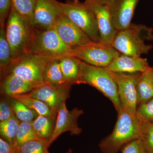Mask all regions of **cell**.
I'll return each instance as SVG.
<instances>
[{
	"instance_id": "obj_1",
	"label": "cell",
	"mask_w": 153,
	"mask_h": 153,
	"mask_svg": "<svg viewBox=\"0 0 153 153\" xmlns=\"http://www.w3.org/2000/svg\"><path fill=\"white\" fill-rule=\"evenodd\" d=\"M140 126L136 115L122 108L113 131L99 144L102 152L118 153L127 144L139 138Z\"/></svg>"
},
{
	"instance_id": "obj_2",
	"label": "cell",
	"mask_w": 153,
	"mask_h": 153,
	"mask_svg": "<svg viewBox=\"0 0 153 153\" xmlns=\"http://www.w3.org/2000/svg\"><path fill=\"white\" fill-rule=\"evenodd\" d=\"M153 40L152 28L131 24L128 28L117 31L111 46L122 54L141 57L148 54L153 48L146 44V41Z\"/></svg>"
},
{
	"instance_id": "obj_3",
	"label": "cell",
	"mask_w": 153,
	"mask_h": 153,
	"mask_svg": "<svg viewBox=\"0 0 153 153\" xmlns=\"http://www.w3.org/2000/svg\"><path fill=\"white\" fill-rule=\"evenodd\" d=\"M7 21L6 37L13 60L30 52L35 31L33 26L12 7Z\"/></svg>"
},
{
	"instance_id": "obj_4",
	"label": "cell",
	"mask_w": 153,
	"mask_h": 153,
	"mask_svg": "<svg viewBox=\"0 0 153 153\" xmlns=\"http://www.w3.org/2000/svg\"><path fill=\"white\" fill-rule=\"evenodd\" d=\"M80 67L82 83L96 88L112 102L117 112L119 111L122 107L112 71L107 67L92 66L81 60Z\"/></svg>"
},
{
	"instance_id": "obj_5",
	"label": "cell",
	"mask_w": 153,
	"mask_h": 153,
	"mask_svg": "<svg viewBox=\"0 0 153 153\" xmlns=\"http://www.w3.org/2000/svg\"><path fill=\"white\" fill-rule=\"evenodd\" d=\"M56 58L28 52L13 60L1 77L9 73L13 74L30 83L34 88L40 87L45 84L44 73L47 63Z\"/></svg>"
},
{
	"instance_id": "obj_6",
	"label": "cell",
	"mask_w": 153,
	"mask_h": 153,
	"mask_svg": "<svg viewBox=\"0 0 153 153\" xmlns=\"http://www.w3.org/2000/svg\"><path fill=\"white\" fill-rule=\"evenodd\" d=\"M59 4L63 15L82 30L91 41H100L98 25L94 14L84 2L66 0L65 2L59 1Z\"/></svg>"
},
{
	"instance_id": "obj_7",
	"label": "cell",
	"mask_w": 153,
	"mask_h": 153,
	"mask_svg": "<svg viewBox=\"0 0 153 153\" xmlns=\"http://www.w3.org/2000/svg\"><path fill=\"white\" fill-rule=\"evenodd\" d=\"M120 53L111 45L100 41H91L83 46L72 49L68 55L92 66L107 67L114 58Z\"/></svg>"
},
{
	"instance_id": "obj_8",
	"label": "cell",
	"mask_w": 153,
	"mask_h": 153,
	"mask_svg": "<svg viewBox=\"0 0 153 153\" xmlns=\"http://www.w3.org/2000/svg\"><path fill=\"white\" fill-rule=\"evenodd\" d=\"M71 48L61 40L54 28L34 32L30 52L37 55L60 58L68 55Z\"/></svg>"
},
{
	"instance_id": "obj_9",
	"label": "cell",
	"mask_w": 153,
	"mask_h": 153,
	"mask_svg": "<svg viewBox=\"0 0 153 153\" xmlns=\"http://www.w3.org/2000/svg\"><path fill=\"white\" fill-rule=\"evenodd\" d=\"M113 74L117 84L122 107L136 115L138 106L137 85L140 73L127 74L113 72Z\"/></svg>"
},
{
	"instance_id": "obj_10",
	"label": "cell",
	"mask_w": 153,
	"mask_h": 153,
	"mask_svg": "<svg viewBox=\"0 0 153 153\" xmlns=\"http://www.w3.org/2000/svg\"><path fill=\"white\" fill-rule=\"evenodd\" d=\"M84 2L94 14L98 25L100 42L111 45L117 31L113 24L110 7L99 0H85Z\"/></svg>"
},
{
	"instance_id": "obj_11",
	"label": "cell",
	"mask_w": 153,
	"mask_h": 153,
	"mask_svg": "<svg viewBox=\"0 0 153 153\" xmlns=\"http://www.w3.org/2000/svg\"><path fill=\"white\" fill-rule=\"evenodd\" d=\"M83 114V111L78 108H75L69 111L66 108V102L63 103L57 112L55 129L49 140V144H52L61 134L65 132H70L71 135H78L81 134L82 129L79 127L77 122L79 117Z\"/></svg>"
},
{
	"instance_id": "obj_12",
	"label": "cell",
	"mask_w": 153,
	"mask_h": 153,
	"mask_svg": "<svg viewBox=\"0 0 153 153\" xmlns=\"http://www.w3.org/2000/svg\"><path fill=\"white\" fill-rule=\"evenodd\" d=\"M53 28L63 43L73 49L92 41L82 30L62 14L56 21Z\"/></svg>"
},
{
	"instance_id": "obj_13",
	"label": "cell",
	"mask_w": 153,
	"mask_h": 153,
	"mask_svg": "<svg viewBox=\"0 0 153 153\" xmlns=\"http://www.w3.org/2000/svg\"><path fill=\"white\" fill-rule=\"evenodd\" d=\"M63 14L57 0H36L33 25L44 30L54 27L57 19Z\"/></svg>"
},
{
	"instance_id": "obj_14",
	"label": "cell",
	"mask_w": 153,
	"mask_h": 153,
	"mask_svg": "<svg viewBox=\"0 0 153 153\" xmlns=\"http://www.w3.org/2000/svg\"><path fill=\"white\" fill-rule=\"evenodd\" d=\"M70 92L69 90L56 89L45 84L26 94L30 97L43 101L57 113L62 104L69 98Z\"/></svg>"
},
{
	"instance_id": "obj_15",
	"label": "cell",
	"mask_w": 153,
	"mask_h": 153,
	"mask_svg": "<svg viewBox=\"0 0 153 153\" xmlns=\"http://www.w3.org/2000/svg\"><path fill=\"white\" fill-rule=\"evenodd\" d=\"M147 59L120 53L114 58L107 68L116 73H141L150 68Z\"/></svg>"
},
{
	"instance_id": "obj_16",
	"label": "cell",
	"mask_w": 153,
	"mask_h": 153,
	"mask_svg": "<svg viewBox=\"0 0 153 153\" xmlns=\"http://www.w3.org/2000/svg\"><path fill=\"white\" fill-rule=\"evenodd\" d=\"M140 0H115L110 7L113 24L117 31L131 25L134 13Z\"/></svg>"
},
{
	"instance_id": "obj_17",
	"label": "cell",
	"mask_w": 153,
	"mask_h": 153,
	"mask_svg": "<svg viewBox=\"0 0 153 153\" xmlns=\"http://www.w3.org/2000/svg\"><path fill=\"white\" fill-rule=\"evenodd\" d=\"M1 77V91L3 95L12 97L25 94L34 88L30 83L13 74L9 73Z\"/></svg>"
},
{
	"instance_id": "obj_18",
	"label": "cell",
	"mask_w": 153,
	"mask_h": 153,
	"mask_svg": "<svg viewBox=\"0 0 153 153\" xmlns=\"http://www.w3.org/2000/svg\"><path fill=\"white\" fill-rule=\"evenodd\" d=\"M59 59H53L47 63L44 73V83L56 89L70 90L72 85L64 78L60 69Z\"/></svg>"
},
{
	"instance_id": "obj_19",
	"label": "cell",
	"mask_w": 153,
	"mask_h": 153,
	"mask_svg": "<svg viewBox=\"0 0 153 153\" xmlns=\"http://www.w3.org/2000/svg\"><path fill=\"white\" fill-rule=\"evenodd\" d=\"M59 60L60 69L66 81L71 85L81 84V60L69 55L60 57Z\"/></svg>"
},
{
	"instance_id": "obj_20",
	"label": "cell",
	"mask_w": 153,
	"mask_h": 153,
	"mask_svg": "<svg viewBox=\"0 0 153 153\" xmlns=\"http://www.w3.org/2000/svg\"><path fill=\"white\" fill-rule=\"evenodd\" d=\"M138 105L153 98V68L140 74L137 85Z\"/></svg>"
},
{
	"instance_id": "obj_21",
	"label": "cell",
	"mask_w": 153,
	"mask_h": 153,
	"mask_svg": "<svg viewBox=\"0 0 153 153\" xmlns=\"http://www.w3.org/2000/svg\"><path fill=\"white\" fill-rule=\"evenodd\" d=\"M18 100L30 109L36 111L40 115L45 116L50 118L56 120L57 113L54 111L46 103L36 99L28 96L26 94L10 97Z\"/></svg>"
},
{
	"instance_id": "obj_22",
	"label": "cell",
	"mask_w": 153,
	"mask_h": 153,
	"mask_svg": "<svg viewBox=\"0 0 153 153\" xmlns=\"http://www.w3.org/2000/svg\"><path fill=\"white\" fill-rule=\"evenodd\" d=\"M56 120L39 115L33 121L35 131L39 138L50 140L55 129Z\"/></svg>"
},
{
	"instance_id": "obj_23",
	"label": "cell",
	"mask_w": 153,
	"mask_h": 153,
	"mask_svg": "<svg viewBox=\"0 0 153 153\" xmlns=\"http://www.w3.org/2000/svg\"><path fill=\"white\" fill-rule=\"evenodd\" d=\"M13 59L10 47L6 37L5 27L0 28V69L1 76L4 75L11 65Z\"/></svg>"
},
{
	"instance_id": "obj_24",
	"label": "cell",
	"mask_w": 153,
	"mask_h": 153,
	"mask_svg": "<svg viewBox=\"0 0 153 153\" xmlns=\"http://www.w3.org/2000/svg\"><path fill=\"white\" fill-rule=\"evenodd\" d=\"M21 122V121L17 118L13 111L10 118L0 123L1 137L5 140L13 147Z\"/></svg>"
},
{
	"instance_id": "obj_25",
	"label": "cell",
	"mask_w": 153,
	"mask_h": 153,
	"mask_svg": "<svg viewBox=\"0 0 153 153\" xmlns=\"http://www.w3.org/2000/svg\"><path fill=\"white\" fill-rule=\"evenodd\" d=\"M6 97L11 109L21 122L33 121L39 115L36 111L29 108L18 100L10 97Z\"/></svg>"
},
{
	"instance_id": "obj_26",
	"label": "cell",
	"mask_w": 153,
	"mask_h": 153,
	"mask_svg": "<svg viewBox=\"0 0 153 153\" xmlns=\"http://www.w3.org/2000/svg\"><path fill=\"white\" fill-rule=\"evenodd\" d=\"M49 140H32L18 146L13 147L14 153H50Z\"/></svg>"
},
{
	"instance_id": "obj_27",
	"label": "cell",
	"mask_w": 153,
	"mask_h": 153,
	"mask_svg": "<svg viewBox=\"0 0 153 153\" xmlns=\"http://www.w3.org/2000/svg\"><path fill=\"white\" fill-rule=\"evenodd\" d=\"M41 139L35 131L32 122H21L17 131L13 147L18 146L32 140Z\"/></svg>"
},
{
	"instance_id": "obj_28",
	"label": "cell",
	"mask_w": 153,
	"mask_h": 153,
	"mask_svg": "<svg viewBox=\"0 0 153 153\" xmlns=\"http://www.w3.org/2000/svg\"><path fill=\"white\" fill-rule=\"evenodd\" d=\"M36 2V0H12V7L33 25Z\"/></svg>"
},
{
	"instance_id": "obj_29",
	"label": "cell",
	"mask_w": 153,
	"mask_h": 153,
	"mask_svg": "<svg viewBox=\"0 0 153 153\" xmlns=\"http://www.w3.org/2000/svg\"><path fill=\"white\" fill-rule=\"evenodd\" d=\"M139 139L146 153H153V122L141 123Z\"/></svg>"
},
{
	"instance_id": "obj_30",
	"label": "cell",
	"mask_w": 153,
	"mask_h": 153,
	"mask_svg": "<svg viewBox=\"0 0 153 153\" xmlns=\"http://www.w3.org/2000/svg\"><path fill=\"white\" fill-rule=\"evenodd\" d=\"M136 115L141 123L153 122V98L138 105Z\"/></svg>"
},
{
	"instance_id": "obj_31",
	"label": "cell",
	"mask_w": 153,
	"mask_h": 153,
	"mask_svg": "<svg viewBox=\"0 0 153 153\" xmlns=\"http://www.w3.org/2000/svg\"><path fill=\"white\" fill-rule=\"evenodd\" d=\"M12 7V0H0V25L5 27V22Z\"/></svg>"
},
{
	"instance_id": "obj_32",
	"label": "cell",
	"mask_w": 153,
	"mask_h": 153,
	"mask_svg": "<svg viewBox=\"0 0 153 153\" xmlns=\"http://www.w3.org/2000/svg\"><path fill=\"white\" fill-rule=\"evenodd\" d=\"M122 153H146L139 139L134 140L122 149Z\"/></svg>"
},
{
	"instance_id": "obj_33",
	"label": "cell",
	"mask_w": 153,
	"mask_h": 153,
	"mask_svg": "<svg viewBox=\"0 0 153 153\" xmlns=\"http://www.w3.org/2000/svg\"><path fill=\"white\" fill-rule=\"evenodd\" d=\"M13 110L9 104L6 96L3 97L0 102V121L1 122L7 120L11 117Z\"/></svg>"
},
{
	"instance_id": "obj_34",
	"label": "cell",
	"mask_w": 153,
	"mask_h": 153,
	"mask_svg": "<svg viewBox=\"0 0 153 153\" xmlns=\"http://www.w3.org/2000/svg\"><path fill=\"white\" fill-rule=\"evenodd\" d=\"M0 153H14L13 147L1 137L0 138Z\"/></svg>"
},
{
	"instance_id": "obj_35",
	"label": "cell",
	"mask_w": 153,
	"mask_h": 153,
	"mask_svg": "<svg viewBox=\"0 0 153 153\" xmlns=\"http://www.w3.org/2000/svg\"><path fill=\"white\" fill-rule=\"evenodd\" d=\"M99 1L103 4H106L111 7L115 0H99Z\"/></svg>"
},
{
	"instance_id": "obj_36",
	"label": "cell",
	"mask_w": 153,
	"mask_h": 153,
	"mask_svg": "<svg viewBox=\"0 0 153 153\" xmlns=\"http://www.w3.org/2000/svg\"><path fill=\"white\" fill-rule=\"evenodd\" d=\"M72 150L71 149H69V150L68 151H67V152L66 153H72Z\"/></svg>"
},
{
	"instance_id": "obj_37",
	"label": "cell",
	"mask_w": 153,
	"mask_h": 153,
	"mask_svg": "<svg viewBox=\"0 0 153 153\" xmlns=\"http://www.w3.org/2000/svg\"></svg>"
}]
</instances>
